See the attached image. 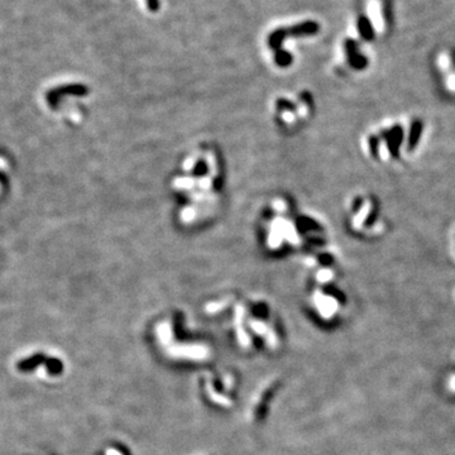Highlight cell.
I'll return each instance as SVG.
<instances>
[{"instance_id":"obj_1","label":"cell","mask_w":455,"mask_h":455,"mask_svg":"<svg viewBox=\"0 0 455 455\" xmlns=\"http://www.w3.org/2000/svg\"><path fill=\"white\" fill-rule=\"evenodd\" d=\"M171 188L179 200L181 224L196 227L209 222L222 204L223 162L219 152L207 144L191 149L171 180Z\"/></svg>"},{"instance_id":"obj_2","label":"cell","mask_w":455,"mask_h":455,"mask_svg":"<svg viewBox=\"0 0 455 455\" xmlns=\"http://www.w3.org/2000/svg\"><path fill=\"white\" fill-rule=\"evenodd\" d=\"M383 136L387 140V147H388L391 155L393 157H397L400 147L402 144V140H404V131H402V128L400 125H394L389 131H386Z\"/></svg>"},{"instance_id":"obj_3","label":"cell","mask_w":455,"mask_h":455,"mask_svg":"<svg viewBox=\"0 0 455 455\" xmlns=\"http://www.w3.org/2000/svg\"><path fill=\"white\" fill-rule=\"evenodd\" d=\"M422 133V123L420 120H415L411 125V131H410L409 136V148L413 149L420 140V136Z\"/></svg>"},{"instance_id":"obj_4","label":"cell","mask_w":455,"mask_h":455,"mask_svg":"<svg viewBox=\"0 0 455 455\" xmlns=\"http://www.w3.org/2000/svg\"><path fill=\"white\" fill-rule=\"evenodd\" d=\"M349 61H350L352 66L357 67V68H362V67L365 66V58H364L363 56L359 55L358 52H357L355 46H354V48L352 47V48L349 49Z\"/></svg>"},{"instance_id":"obj_5","label":"cell","mask_w":455,"mask_h":455,"mask_svg":"<svg viewBox=\"0 0 455 455\" xmlns=\"http://www.w3.org/2000/svg\"><path fill=\"white\" fill-rule=\"evenodd\" d=\"M359 29H361V33L363 34V37H365V38H368V40L373 37V32H372V29H370L369 23H368L365 19H362L361 21V23H359Z\"/></svg>"},{"instance_id":"obj_6","label":"cell","mask_w":455,"mask_h":455,"mask_svg":"<svg viewBox=\"0 0 455 455\" xmlns=\"http://www.w3.org/2000/svg\"><path fill=\"white\" fill-rule=\"evenodd\" d=\"M369 12L370 15H372V19H373V23H376V25H381L382 21L379 18V8L376 1H373V3L369 5Z\"/></svg>"},{"instance_id":"obj_7","label":"cell","mask_w":455,"mask_h":455,"mask_svg":"<svg viewBox=\"0 0 455 455\" xmlns=\"http://www.w3.org/2000/svg\"><path fill=\"white\" fill-rule=\"evenodd\" d=\"M333 261L334 258L331 257L330 254H326V253L318 257V262H320V264H322V266H329V264L333 263Z\"/></svg>"},{"instance_id":"obj_8","label":"cell","mask_w":455,"mask_h":455,"mask_svg":"<svg viewBox=\"0 0 455 455\" xmlns=\"http://www.w3.org/2000/svg\"><path fill=\"white\" fill-rule=\"evenodd\" d=\"M147 6L151 12H157L159 9V1L158 0H147Z\"/></svg>"},{"instance_id":"obj_9","label":"cell","mask_w":455,"mask_h":455,"mask_svg":"<svg viewBox=\"0 0 455 455\" xmlns=\"http://www.w3.org/2000/svg\"><path fill=\"white\" fill-rule=\"evenodd\" d=\"M370 151H372L374 156H377V152H378V140H377V138L370 139Z\"/></svg>"}]
</instances>
